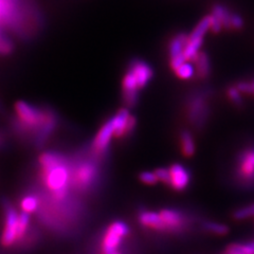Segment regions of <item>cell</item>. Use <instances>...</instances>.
I'll return each instance as SVG.
<instances>
[{
	"instance_id": "cell-1",
	"label": "cell",
	"mask_w": 254,
	"mask_h": 254,
	"mask_svg": "<svg viewBox=\"0 0 254 254\" xmlns=\"http://www.w3.org/2000/svg\"><path fill=\"white\" fill-rule=\"evenodd\" d=\"M42 178L47 189L50 190L53 199L62 201L69 193L71 179V161L70 158L53 168L41 171Z\"/></svg>"
},
{
	"instance_id": "cell-2",
	"label": "cell",
	"mask_w": 254,
	"mask_h": 254,
	"mask_svg": "<svg viewBox=\"0 0 254 254\" xmlns=\"http://www.w3.org/2000/svg\"><path fill=\"white\" fill-rule=\"evenodd\" d=\"M187 108L189 122L194 126V128H202L210 117V106L206 103L205 94L203 92L195 93L190 98Z\"/></svg>"
},
{
	"instance_id": "cell-3",
	"label": "cell",
	"mask_w": 254,
	"mask_h": 254,
	"mask_svg": "<svg viewBox=\"0 0 254 254\" xmlns=\"http://www.w3.org/2000/svg\"><path fill=\"white\" fill-rule=\"evenodd\" d=\"M45 120L36 131L32 143L36 149H43L60 126V114L58 111L48 105H45Z\"/></svg>"
},
{
	"instance_id": "cell-4",
	"label": "cell",
	"mask_w": 254,
	"mask_h": 254,
	"mask_svg": "<svg viewBox=\"0 0 254 254\" xmlns=\"http://www.w3.org/2000/svg\"><path fill=\"white\" fill-rule=\"evenodd\" d=\"M15 113L16 117H17L22 123H25L26 125L31 127L35 133L39 127H41L46 117L45 106L39 107L33 104H30V103L25 101H18L15 103Z\"/></svg>"
},
{
	"instance_id": "cell-5",
	"label": "cell",
	"mask_w": 254,
	"mask_h": 254,
	"mask_svg": "<svg viewBox=\"0 0 254 254\" xmlns=\"http://www.w3.org/2000/svg\"><path fill=\"white\" fill-rule=\"evenodd\" d=\"M129 233V227L122 220H116L107 228L102 241L103 254H114Z\"/></svg>"
},
{
	"instance_id": "cell-6",
	"label": "cell",
	"mask_w": 254,
	"mask_h": 254,
	"mask_svg": "<svg viewBox=\"0 0 254 254\" xmlns=\"http://www.w3.org/2000/svg\"><path fill=\"white\" fill-rule=\"evenodd\" d=\"M4 227L0 243L5 248H10L18 241L19 213L10 202H4Z\"/></svg>"
},
{
	"instance_id": "cell-7",
	"label": "cell",
	"mask_w": 254,
	"mask_h": 254,
	"mask_svg": "<svg viewBox=\"0 0 254 254\" xmlns=\"http://www.w3.org/2000/svg\"><path fill=\"white\" fill-rule=\"evenodd\" d=\"M115 136V126H114V119H110L102 125L100 130L98 131L97 136L91 142V146L93 152L101 156L102 158L106 159L110 152V142L113 137Z\"/></svg>"
},
{
	"instance_id": "cell-8",
	"label": "cell",
	"mask_w": 254,
	"mask_h": 254,
	"mask_svg": "<svg viewBox=\"0 0 254 254\" xmlns=\"http://www.w3.org/2000/svg\"><path fill=\"white\" fill-rule=\"evenodd\" d=\"M189 44V35L187 33H178L175 35L169 45V53L171 60V67L176 71L181 65H184L188 61L185 58V49Z\"/></svg>"
},
{
	"instance_id": "cell-9",
	"label": "cell",
	"mask_w": 254,
	"mask_h": 254,
	"mask_svg": "<svg viewBox=\"0 0 254 254\" xmlns=\"http://www.w3.org/2000/svg\"><path fill=\"white\" fill-rule=\"evenodd\" d=\"M139 86L130 70L127 69L122 82V98L127 108H132L139 101Z\"/></svg>"
},
{
	"instance_id": "cell-10",
	"label": "cell",
	"mask_w": 254,
	"mask_h": 254,
	"mask_svg": "<svg viewBox=\"0 0 254 254\" xmlns=\"http://www.w3.org/2000/svg\"><path fill=\"white\" fill-rule=\"evenodd\" d=\"M237 176L249 184L254 182V147L247 148L238 156Z\"/></svg>"
},
{
	"instance_id": "cell-11",
	"label": "cell",
	"mask_w": 254,
	"mask_h": 254,
	"mask_svg": "<svg viewBox=\"0 0 254 254\" xmlns=\"http://www.w3.org/2000/svg\"><path fill=\"white\" fill-rule=\"evenodd\" d=\"M128 70L133 73L137 79L139 89H143L147 86V84L152 81L154 71L148 64L140 59H133L128 64Z\"/></svg>"
},
{
	"instance_id": "cell-12",
	"label": "cell",
	"mask_w": 254,
	"mask_h": 254,
	"mask_svg": "<svg viewBox=\"0 0 254 254\" xmlns=\"http://www.w3.org/2000/svg\"><path fill=\"white\" fill-rule=\"evenodd\" d=\"M171 187L176 190H184L190 181V174L187 168L179 163L171 165Z\"/></svg>"
},
{
	"instance_id": "cell-13",
	"label": "cell",
	"mask_w": 254,
	"mask_h": 254,
	"mask_svg": "<svg viewBox=\"0 0 254 254\" xmlns=\"http://www.w3.org/2000/svg\"><path fill=\"white\" fill-rule=\"evenodd\" d=\"M138 220L143 227L157 230V231H166V227L161 218L160 212L142 211L139 213Z\"/></svg>"
},
{
	"instance_id": "cell-14",
	"label": "cell",
	"mask_w": 254,
	"mask_h": 254,
	"mask_svg": "<svg viewBox=\"0 0 254 254\" xmlns=\"http://www.w3.org/2000/svg\"><path fill=\"white\" fill-rule=\"evenodd\" d=\"M161 218L166 227V231H176L184 224L182 214L173 209H164L160 211Z\"/></svg>"
},
{
	"instance_id": "cell-15",
	"label": "cell",
	"mask_w": 254,
	"mask_h": 254,
	"mask_svg": "<svg viewBox=\"0 0 254 254\" xmlns=\"http://www.w3.org/2000/svg\"><path fill=\"white\" fill-rule=\"evenodd\" d=\"M131 115L128 108H123L119 110L118 113L113 117L114 119V126H115V137L123 138L126 134V128L128 125L129 119Z\"/></svg>"
},
{
	"instance_id": "cell-16",
	"label": "cell",
	"mask_w": 254,
	"mask_h": 254,
	"mask_svg": "<svg viewBox=\"0 0 254 254\" xmlns=\"http://www.w3.org/2000/svg\"><path fill=\"white\" fill-rule=\"evenodd\" d=\"M195 63V76L198 78H206L211 74V62L209 55L200 51L193 60Z\"/></svg>"
},
{
	"instance_id": "cell-17",
	"label": "cell",
	"mask_w": 254,
	"mask_h": 254,
	"mask_svg": "<svg viewBox=\"0 0 254 254\" xmlns=\"http://www.w3.org/2000/svg\"><path fill=\"white\" fill-rule=\"evenodd\" d=\"M212 15L215 16V17L221 22L222 27L225 29L229 30L231 29V15L232 12L229 11L228 7L222 5L220 3L214 4L212 7Z\"/></svg>"
},
{
	"instance_id": "cell-18",
	"label": "cell",
	"mask_w": 254,
	"mask_h": 254,
	"mask_svg": "<svg viewBox=\"0 0 254 254\" xmlns=\"http://www.w3.org/2000/svg\"><path fill=\"white\" fill-rule=\"evenodd\" d=\"M180 141H181V148L184 155L187 157L193 156L195 153V143H194L192 133H190L189 130H182L180 132Z\"/></svg>"
},
{
	"instance_id": "cell-19",
	"label": "cell",
	"mask_w": 254,
	"mask_h": 254,
	"mask_svg": "<svg viewBox=\"0 0 254 254\" xmlns=\"http://www.w3.org/2000/svg\"><path fill=\"white\" fill-rule=\"evenodd\" d=\"M211 30V19L210 16H205V17L201 18L200 21L197 23L192 33L189 35L190 39H197V38H203V36L206 34V32Z\"/></svg>"
},
{
	"instance_id": "cell-20",
	"label": "cell",
	"mask_w": 254,
	"mask_h": 254,
	"mask_svg": "<svg viewBox=\"0 0 254 254\" xmlns=\"http://www.w3.org/2000/svg\"><path fill=\"white\" fill-rule=\"evenodd\" d=\"M15 50V44L12 37L1 30L0 34V57H7L11 55Z\"/></svg>"
},
{
	"instance_id": "cell-21",
	"label": "cell",
	"mask_w": 254,
	"mask_h": 254,
	"mask_svg": "<svg viewBox=\"0 0 254 254\" xmlns=\"http://www.w3.org/2000/svg\"><path fill=\"white\" fill-rule=\"evenodd\" d=\"M39 205V200L35 195H27L20 201V210L22 213H26L31 215L33 214Z\"/></svg>"
},
{
	"instance_id": "cell-22",
	"label": "cell",
	"mask_w": 254,
	"mask_h": 254,
	"mask_svg": "<svg viewBox=\"0 0 254 254\" xmlns=\"http://www.w3.org/2000/svg\"><path fill=\"white\" fill-rule=\"evenodd\" d=\"M202 228L205 231L215 235H226L229 232V228L226 225L215 221H204Z\"/></svg>"
},
{
	"instance_id": "cell-23",
	"label": "cell",
	"mask_w": 254,
	"mask_h": 254,
	"mask_svg": "<svg viewBox=\"0 0 254 254\" xmlns=\"http://www.w3.org/2000/svg\"><path fill=\"white\" fill-rule=\"evenodd\" d=\"M227 251L234 254H254V241L245 244L232 245L227 249Z\"/></svg>"
},
{
	"instance_id": "cell-24",
	"label": "cell",
	"mask_w": 254,
	"mask_h": 254,
	"mask_svg": "<svg viewBox=\"0 0 254 254\" xmlns=\"http://www.w3.org/2000/svg\"><path fill=\"white\" fill-rule=\"evenodd\" d=\"M251 217H254V203L243 206V208L237 209L233 213V218L235 220H244Z\"/></svg>"
},
{
	"instance_id": "cell-25",
	"label": "cell",
	"mask_w": 254,
	"mask_h": 254,
	"mask_svg": "<svg viewBox=\"0 0 254 254\" xmlns=\"http://www.w3.org/2000/svg\"><path fill=\"white\" fill-rule=\"evenodd\" d=\"M176 75L182 79H190L195 75V67L192 64L187 62L184 65H181L176 71Z\"/></svg>"
},
{
	"instance_id": "cell-26",
	"label": "cell",
	"mask_w": 254,
	"mask_h": 254,
	"mask_svg": "<svg viewBox=\"0 0 254 254\" xmlns=\"http://www.w3.org/2000/svg\"><path fill=\"white\" fill-rule=\"evenodd\" d=\"M30 225V215L26 213H19V224H18V241L25 237Z\"/></svg>"
},
{
	"instance_id": "cell-27",
	"label": "cell",
	"mask_w": 254,
	"mask_h": 254,
	"mask_svg": "<svg viewBox=\"0 0 254 254\" xmlns=\"http://www.w3.org/2000/svg\"><path fill=\"white\" fill-rule=\"evenodd\" d=\"M227 93H228V97L230 98V100H231L237 107H241L243 105V99H242L241 92L235 86L229 87Z\"/></svg>"
},
{
	"instance_id": "cell-28",
	"label": "cell",
	"mask_w": 254,
	"mask_h": 254,
	"mask_svg": "<svg viewBox=\"0 0 254 254\" xmlns=\"http://www.w3.org/2000/svg\"><path fill=\"white\" fill-rule=\"evenodd\" d=\"M139 179L143 182V184L148 185V186L156 185L157 182L159 181L157 176H156V173L155 172H148V171L142 172L139 175Z\"/></svg>"
},
{
	"instance_id": "cell-29",
	"label": "cell",
	"mask_w": 254,
	"mask_h": 254,
	"mask_svg": "<svg viewBox=\"0 0 254 254\" xmlns=\"http://www.w3.org/2000/svg\"><path fill=\"white\" fill-rule=\"evenodd\" d=\"M156 176L158 178L159 181L163 182L165 185H171V172L170 169H165V168H161L156 170Z\"/></svg>"
},
{
	"instance_id": "cell-30",
	"label": "cell",
	"mask_w": 254,
	"mask_h": 254,
	"mask_svg": "<svg viewBox=\"0 0 254 254\" xmlns=\"http://www.w3.org/2000/svg\"><path fill=\"white\" fill-rule=\"evenodd\" d=\"M244 28V19L240 14L232 13L231 15V29L242 30Z\"/></svg>"
},
{
	"instance_id": "cell-31",
	"label": "cell",
	"mask_w": 254,
	"mask_h": 254,
	"mask_svg": "<svg viewBox=\"0 0 254 254\" xmlns=\"http://www.w3.org/2000/svg\"><path fill=\"white\" fill-rule=\"evenodd\" d=\"M236 88L240 90V92H243V93H248V94H251L253 93V89H252V85H251V82H238L236 84Z\"/></svg>"
},
{
	"instance_id": "cell-32",
	"label": "cell",
	"mask_w": 254,
	"mask_h": 254,
	"mask_svg": "<svg viewBox=\"0 0 254 254\" xmlns=\"http://www.w3.org/2000/svg\"><path fill=\"white\" fill-rule=\"evenodd\" d=\"M210 19H211V30H212V32H214V33H219L221 29L224 28L221 25V22L214 15H210Z\"/></svg>"
},
{
	"instance_id": "cell-33",
	"label": "cell",
	"mask_w": 254,
	"mask_h": 254,
	"mask_svg": "<svg viewBox=\"0 0 254 254\" xmlns=\"http://www.w3.org/2000/svg\"><path fill=\"white\" fill-rule=\"evenodd\" d=\"M136 125H137V120H136V118H134L133 116H131V117H130V119H129L128 125H127L125 137H129V136H131V134H132V133H133V131H134V129H136Z\"/></svg>"
},
{
	"instance_id": "cell-34",
	"label": "cell",
	"mask_w": 254,
	"mask_h": 254,
	"mask_svg": "<svg viewBox=\"0 0 254 254\" xmlns=\"http://www.w3.org/2000/svg\"><path fill=\"white\" fill-rule=\"evenodd\" d=\"M6 140H7L6 133L2 130H0V147H2L4 144H6Z\"/></svg>"
},
{
	"instance_id": "cell-35",
	"label": "cell",
	"mask_w": 254,
	"mask_h": 254,
	"mask_svg": "<svg viewBox=\"0 0 254 254\" xmlns=\"http://www.w3.org/2000/svg\"><path fill=\"white\" fill-rule=\"evenodd\" d=\"M0 114H1V115L4 114V107H3V105L1 104V102H0Z\"/></svg>"
},
{
	"instance_id": "cell-36",
	"label": "cell",
	"mask_w": 254,
	"mask_h": 254,
	"mask_svg": "<svg viewBox=\"0 0 254 254\" xmlns=\"http://www.w3.org/2000/svg\"><path fill=\"white\" fill-rule=\"evenodd\" d=\"M1 10H2V0H0V19H1Z\"/></svg>"
},
{
	"instance_id": "cell-37",
	"label": "cell",
	"mask_w": 254,
	"mask_h": 254,
	"mask_svg": "<svg viewBox=\"0 0 254 254\" xmlns=\"http://www.w3.org/2000/svg\"><path fill=\"white\" fill-rule=\"evenodd\" d=\"M251 85H252V89H253V93H254V79L251 82Z\"/></svg>"
},
{
	"instance_id": "cell-38",
	"label": "cell",
	"mask_w": 254,
	"mask_h": 254,
	"mask_svg": "<svg viewBox=\"0 0 254 254\" xmlns=\"http://www.w3.org/2000/svg\"><path fill=\"white\" fill-rule=\"evenodd\" d=\"M224 254H234V253H231V252H228V251H226Z\"/></svg>"
},
{
	"instance_id": "cell-39",
	"label": "cell",
	"mask_w": 254,
	"mask_h": 254,
	"mask_svg": "<svg viewBox=\"0 0 254 254\" xmlns=\"http://www.w3.org/2000/svg\"><path fill=\"white\" fill-rule=\"evenodd\" d=\"M114 254H121L120 252H116V253H114Z\"/></svg>"
},
{
	"instance_id": "cell-40",
	"label": "cell",
	"mask_w": 254,
	"mask_h": 254,
	"mask_svg": "<svg viewBox=\"0 0 254 254\" xmlns=\"http://www.w3.org/2000/svg\"><path fill=\"white\" fill-rule=\"evenodd\" d=\"M0 34H1V29H0Z\"/></svg>"
}]
</instances>
